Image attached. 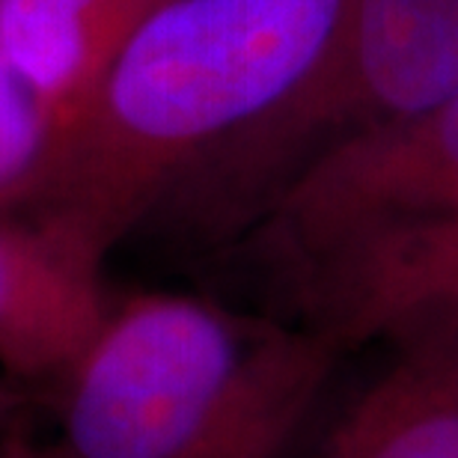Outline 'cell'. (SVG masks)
Masks as SVG:
<instances>
[{
	"label": "cell",
	"mask_w": 458,
	"mask_h": 458,
	"mask_svg": "<svg viewBox=\"0 0 458 458\" xmlns=\"http://www.w3.org/2000/svg\"><path fill=\"white\" fill-rule=\"evenodd\" d=\"M170 0H4L0 60L36 98L48 137L75 116L137 30Z\"/></svg>",
	"instance_id": "cell-7"
},
{
	"label": "cell",
	"mask_w": 458,
	"mask_h": 458,
	"mask_svg": "<svg viewBox=\"0 0 458 458\" xmlns=\"http://www.w3.org/2000/svg\"><path fill=\"white\" fill-rule=\"evenodd\" d=\"M313 458H458V348H393L331 420Z\"/></svg>",
	"instance_id": "cell-8"
},
{
	"label": "cell",
	"mask_w": 458,
	"mask_h": 458,
	"mask_svg": "<svg viewBox=\"0 0 458 458\" xmlns=\"http://www.w3.org/2000/svg\"><path fill=\"white\" fill-rule=\"evenodd\" d=\"M0 458H33V455H24V453H0Z\"/></svg>",
	"instance_id": "cell-11"
},
{
	"label": "cell",
	"mask_w": 458,
	"mask_h": 458,
	"mask_svg": "<svg viewBox=\"0 0 458 458\" xmlns=\"http://www.w3.org/2000/svg\"><path fill=\"white\" fill-rule=\"evenodd\" d=\"M24 408H27V396H24V393L18 390V387H13V384L0 381V432L13 426L15 420L24 414Z\"/></svg>",
	"instance_id": "cell-10"
},
{
	"label": "cell",
	"mask_w": 458,
	"mask_h": 458,
	"mask_svg": "<svg viewBox=\"0 0 458 458\" xmlns=\"http://www.w3.org/2000/svg\"><path fill=\"white\" fill-rule=\"evenodd\" d=\"M48 123L27 87L0 60V215L24 217L39 185Z\"/></svg>",
	"instance_id": "cell-9"
},
{
	"label": "cell",
	"mask_w": 458,
	"mask_h": 458,
	"mask_svg": "<svg viewBox=\"0 0 458 458\" xmlns=\"http://www.w3.org/2000/svg\"><path fill=\"white\" fill-rule=\"evenodd\" d=\"M295 322L343 357L458 348V215L369 229L289 265Z\"/></svg>",
	"instance_id": "cell-5"
},
{
	"label": "cell",
	"mask_w": 458,
	"mask_h": 458,
	"mask_svg": "<svg viewBox=\"0 0 458 458\" xmlns=\"http://www.w3.org/2000/svg\"><path fill=\"white\" fill-rule=\"evenodd\" d=\"M0 4H4V0H0Z\"/></svg>",
	"instance_id": "cell-12"
},
{
	"label": "cell",
	"mask_w": 458,
	"mask_h": 458,
	"mask_svg": "<svg viewBox=\"0 0 458 458\" xmlns=\"http://www.w3.org/2000/svg\"><path fill=\"white\" fill-rule=\"evenodd\" d=\"M444 215H458V96L334 143L247 233L289 268L369 229Z\"/></svg>",
	"instance_id": "cell-4"
},
{
	"label": "cell",
	"mask_w": 458,
	"mask_h": 458,
	"mask_svg": "<svg viewBox=\"0 0 458 458\" xmlns=\"http://www.w3.org/2000/svg\"><path fill=\"white\" fill-rule=\"evenodd\" d=\"M343 354L295 318L143 292L57 384L33 458H292Z\"/></svg>",
	"instance_id": "cell-2"
},
{
	"label": "cell",
	"mask_w": 458,
	"mask_h": 458,
	"mask_svg": "<svg viewBox=\"0 0 458 458\" xmlns=\"http://www.w3.org/2000/svg\"><path fill=\"white\" fill-rule=\"evenodd\" d=\"M345 0H170L45 146L27 221L105 265L310 75Z\"/></svg>",
	"instance_id": "cell-1"
},
{
	"label": "cell",
	"mask_w": 458,
	"mask_h": 458,
	"mask_svg": "<svg viewBox=\"0 0 458 458\" xmlns=\"http://www.w3.org/2000/svg\"><path fill=\"white\" fill-rule=\"evenodd\" d=\"M111 304L102 265L27 217L0 215V369L9 381L57 390Z\"/></svg>",
	"instance_id": "cell-6"
},
{
	"label": "cell",
	"mask_w": 458,
	"mask_h": 458,
	"mask_svg": "<svg viewBox=\"0 0 458 458\" xmlns=\"http://www.w3.org/2000/svg\"><path fill=\"white\" fill-rule=\"evenodd\" d=\"M458 96V0H345L310 75L215 149L167 197V217L203 242L244 235L295 173L366 128Z\"/></svg>",
	"instance_id": "cell-3"
}]
</instances>
